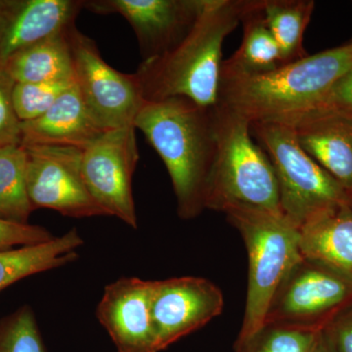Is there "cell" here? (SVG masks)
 <instances>
[{"instance_id": "5bb4252c", "label": "cell", "mask_w": 352, "mask_h": 352, "mask_svg": "<svg viewBox=\"0 0 352 352\" xmlns=\"http://www.w3.org/2000/svg\"><path fill=\"white\" fill-rule=\"evenodd\" d=\"M83 9L80 0H1L0 64L15 53L67 31Z\"/></svg>"}, {"instance_id": "9a60e30c", "label": "cell", "mask_w": 352, "mask_h": 352, "mask_svg": "<svg viewBox=\"0 0 352 352\" xmlns=\"http://www.w3.org/2000/svg\"><path fill=\"white\" fill-rule=\"evenodd\" d=\"M279 122L293 127L300 147L337 180L352 199V122L302 113Z\"/></svg>"}, {"instance_id": "ba28073f", "label": "cell", "mask_w": 352, "mask_h": 352, "mask_svg": "<svg viewBox=\"0 0 352 352\" xmlns=\"http://www.w3.org/2000/svg\"><path fill=\"white\" fill-rule=\"evenodd\" d=\"M68 38L76 87L97 124L105 131L134 126L145 101L135 73H122L106 63L95 41L76 25Z\"/></svg>"}, {"instance_id": "277c9868", "label": "cell", "mask_w": 352, "mask_h": 352, "mask_svg": "<svg viewBox=\"0 0 352 352\" xmlns=\"http://www.w3.org/2000/svg\"><path fill=\"white\" fill-rule=\"evenodd\" d=\"M215 133L217 155L208 177L206 210L282 214L276 175L270 157L251 138V124L217 103Z\"/></svg>"}, {"instance_id": "e0dca14e", "label": "cell", "mask_w": 352, "mask_h": 352, "mask_svg": "<svg viewBox=\"0 0 352 352\" xmlns=\"http://www.w3.org/2000/svg\"><path fill=\"white\" fill-rule=\"evenodd\" d=\"M303 258L352 276V206L319 215L300 228Z\"/></svg>"}, {"instance_id": "83f0119b", "label": "cell", "mask_w": 352, "mask_h": 352, "mask_svg": "<svg viewBox=\"0 0 352 352\" xmlns=\"http://www.w3.org/2000/svg\"><path fill=\"white\" fill-rule=\"evenodd\" d=\"M54 237L43 226L15 223L0 219V251L39 244Z\"/></svg>"}, {"instance_id": "3957f363", "label": "cell", "mask_w": 352, "mask_h": 352, "mask_svg": "<svg viewBox=\"0 0 352 352\" xmlns=\"http://www.w3.org/2000/svg\"><path fill=\"white\" fill-rule=\"evenodd\" d=\"M352 69V41L261 74L220 71L219 102L250 124L309 110Z\"/></svg>"}, {"instance_id": "4fadbf2b", "label": "cell", "mask_w": 352, "mask_h": 352, "mask_svg": "<svg viewBox=\"0 0 352 352\" xmlns=\"http://www.w3.org/2000/svg\"><path fill=\"white\" fill-rule=\"evenodd\" d=\"M154 281L124 277L104 289L96 309L118 352H160L152 312Z\"/></svg>"}, {"instance_id": "7c38bea8", "label": "cell", "mask_w": 352, "mask_h": 352, "mask_svg": "<svg viewBox=\"0 0 352 352\" xmlns=\"http://www.w3.org/2000/svg\"><path fill=\"white\" fill-rule=\"evenodd\" d=\"M221 289L200 277H178L154 281L153 320L159 351L204 327L221 314Z\"/></svg>"}, {"instance_id": "30bf717a", "label": "cell", "mask_w": 352, "mask_h": 352, "mask_svg": "<svg viewBox=\"0 0 352 352\" xmlns=\"http://www.w3.org/2000/svg\"><path fill=\"white\" fill-rule=\"evenodd\" d=\"M24 147L28 193L34 210L48 208L74 219L108 217L83 180L82 150L65 146Z\"/></svg>"}, {"instance_id": "d4e9b609", "label": "cell", "mask_w": 352, "mask_h": 352, "mask_svg": "<svg viewBox=\"0 0 352 352\" xmlns=\"http://www.w3.org/2000/svg\"><path fill=\"white\" fill-rule=\"evenodd\" d=\"M0 352H46L36 315L30 305L0 319Z\"/></svg>"}, {"instance_id": "603a6c76", "label": "cell", "mask_w": 352, "mask_h": 352, "mask_svg": "<svg viewBox=\"0 0 352 352\" xmlns=\"http://www.w3.org/2000/svg\"><path fill=\"white\" fill-rule=\"evenodd\" d=\"M323 330L264 324L251 337L236 340L235 352H311Z\"/></svg>"}, {"instance_id": "8fae6325", "label": "cell", "mask_w": 352, "mask_h": 352, "mask_svg": "<svg viewBox=\"0 0 352 352\" xmlns=\"http://www.w3.org/2000/svg\"><path fill=\"white\" fill-rule=\"evenodd\" d=\"M206 0H89L92 13L119 14L131 25L143 60L173 50L195 24Z\"/></svg>"}, {"instance_id": "8992f818", "label": "cell", "mask_w": 352, "mask_h": 352, "mask_svg": "<svg viewBox=\"0 0 352 352\" xmlns=\"http://www.w3.org/2000/svg\"><path fill=\"white\" fill-rule=\"evenodd\" d=\"M251 132L270 157L279 188L282 214L300 227L319 215L352 206L346 190L300 147L285 122L251 124Z\"/></svg>"}, {"instance_id": "7a4b0ae2", "label": "cell", "mask_w": 352, "mask_h": 352, "mask_svg": "<svg viewBox=\"0 0 352 352\" xmlns=\"http://www.w3.org/2000/svg\"><path fill=\"white\" fill-rule=\"evenodd\" d=\"M215 106L204 107L185 97L144 101L134 120L166 164L182 219L206 210L217 155Z\"/></svg>"}, {"instance_id": "4dcf8cb0", "label": "cell", "mask_w": 352, "mask_h": 352, "mask_svg": "<svg viewBox=\"0 0 352 352\" xmlns=\"http://www.w3.org/2000/svg\"><path fill=\"white\" fill-rule=\"evenodd\" d=\"M0 4H1V0H0Z\"/></svg>"}, {"instance_id": "7402d4cb", "label": "cell", "mask_w": 352, "mask_h": 352, "mask_svg": "<svg viewBox=\"0 0 352 352\" xmlns=\"http://www.w3.org/2000/svg\"><path fill=\"white\" fill-rule=\"evenodd\" d=\"M34 210L28 193L24 146L0 148V219L28 224Z\"/></svg>"}, {"instance_id": "484cf974", "label": "cell", "mask_w": 352, "mask_h": 352, "mask_svg": "<svg viewBox=\"0 0 352 352\" xmlns=\"http://www.w3.org/2000/svg\"><path fill=\"white\" fill-rule=\"evenodd\" d=\"M15 83L0 65V148L22 145V122L13 103Z\"/></svg>"}, {"instance_id": "44dd1931", "label": "cell", "mask_w": 352, "mask_h": 352, "mask_svg": "<svg viewBox=\"0 0 352 352\" xmlns=\"http://www.w3.org/2000/svg\"><path fill=\"white\" fill-rule=\"evenodd\" d=\"M314 7L312 0H264V20L285 65L308 56L303 38Z\"/></svg>"}, {"instance_id": "f1b7e54d", "label": "cell", "mask_w": 352, "mask_h": 352, "mask_svg": "<svg viewBox=\"0 0 352 352\" xmlns=\"http://www.w3.org/2000/svg\"><path fill=\"white\" fill-rule=\"evenodd\" d=\"M337 352H352V307H347L326 327Z\"/></svg>"}, {"instance_id": "d6986e66", "label": "cell", "mask_w": 352, "mask_h": 352, "mask_svg": "<svg viewBox=\"0 0 352 352\" xmlns=\"http://www.w3.org/2000/svg\"><path fill=\"white\" fill-rule=\"evenodd\" d=\"M69 29L15 53L0 65L16 83L75 78Z\"/></svg>"}, {"instance_id": "f546056e", "label": "cell", "mask_w": 352, "mask_h": 352, "mask_svg": "<svg viewBox=\"0 0 352 352\" xmlns=\"http://www.w3.org/2000/svg\"><path fill=\"white\" fill-rule=\"evenodd\" d=\"M311 352H337L333 346L332 340L329 336L327 329L325 328L322 331L318 342Z\"/></svg>"}, {"instance_id": "52a82bcc", "label": "cell", "mask_w": 352, "mask_h": 352, "mask_svg": "<svg viewBox=\"0 0 352 352\" xmlns=\"http://www.w3.org/2000/svg\"><path fill=\"white\" fill-rule=\"evenodd\" d=\"M351 302V275L302 258L278 287L264 324L325 329Z\"/></svg>"}, {"instance_id": "4316f807", "label": "cell", "mask_w": 352, "mask_h": 352, "mask_svg": "<svg viewBox=\"0 0 352 352\" xmlns=\"http://www.w3.org/2000/svg\"><path fill=\"white\" fill-rule=\"evenodd\" d=\"M302 113L329 116L352 122V69L337 80L309 110Z\"/></svg>"}, {"instance_id": "5b68a950", "label": "cell", "mask_w": 352, "mask_h": 352, "mask_svg": "<svg viewBox=\"0 0 352 352\" xmlns=\"http://www.w3.org/2000/svg\"><path fill=\"white\" fill-rule=\"evenodd\" d=\"M226 214L242 236L249 258L244 319L237 339L244 340L263 327L278 287L302 261L300 229L283 214L241 208Z\"/></svg>"}, {"instance_id": "6da1fadb", "label": "cell", "mask_w": 352, "mask_h": 352, "mask_svg": "<svg viewBox=\"0 0 352 352\" xmlns=\"http://www.w3.org/2000/svg\"><path fill=\"white\" fill-rule=\"evenodd\" d=\"M258 0H206L192 29L173 50L143 60L135 75L145 101L185 97L204 107L219 102L222 45Z\"/></svg>"}, {"instance_id": "ffe728a7", "label": "cell", "mask_w": 352, "mask_h": 352, "mask_svg": "<svg viewBox=\"0 0 352 352\" xmlns=\"http://www.w3.org/2000/svg\"><path fill=\"white\" fill-rule=\"evenodd\" d=\"M264 0L245 14L242 19L243 39L240 47L223 60L221 69L235 73L261 74L284 66L281 51L264 20Z\"/></svg>"}, {"instance_id": "cb8c5ba5", "label": "cell", "mask_w": 352, "mask_h": 352, "mask_svg": "<svg viewBox=\"0 0 352 352\" xmlns=\"http://www.w3.org/2000/svg\"><path fill=\"white\" fill-rule=\"evenodd\" d=\"M76 85L75 78L43 82L15 83L13 103L22 122L41 117L64 92Z\"/></svg>"}, {"instance_id": "2e32d148", "label": "cell", "mask_w": 352, "mask_h": 352, "mask_svg": "<svg viewBox=\"0 0 352 352\" xmlns=\"http://www.w3.org/2000/svg\"><path fill=\"white\" fill-rule=\"evenodd\" d=\"M105 132L90 115L75 85L41 117L22 122V146H65L83 151Z\"/></svg>"}, {"instance_id": "ac0fdd59", "label": "cell", "mask_w": 352, "mask_h": 352, "mask_svg": "<svg viewBox=\"0 0 352 352\" xmlns=\"http://www.w3.org/2000/svg\"><path fill=\"white\" fill-rule=\"evenodd\" d=\"M83 243L73 228L46 242L0 251V292L32 275L73 263Z\"/></svg>"}, {"instance_id": "9c48e42d", "label": "cell", "mask_w": 352, "mask_h": 352, "mask_svg": "<svg viewBox=\"0 0 352 352\" xmlns=\"http://www.w3.org/2000/svg\"><path fill=\"white\" fill-rule=\"evenodd\" d=\"M135 126L112 129L82 151L83 180L108 217L138 226L134 204L133 175L139 161Z\"/></svg>"}]
</instances>
